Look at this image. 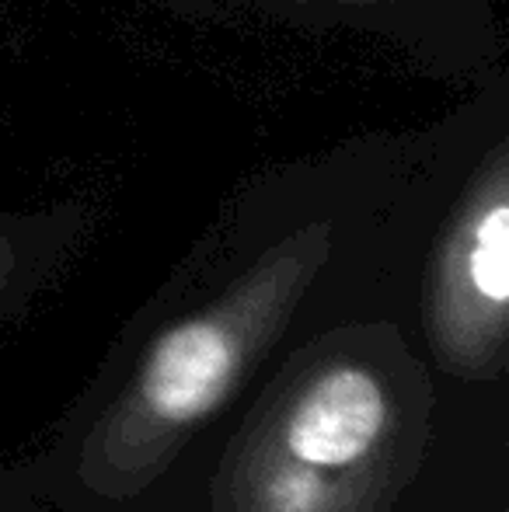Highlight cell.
Listing matches in <instances>:
<instances>
[{
    "instance_id": "1",
    "label": "cell",
    "mask_w": 509,
    "mask_h": 512,
    "mask_svg": "<svg viewBox=\"0 0 509 512\" xmlns=\"http://www.w3.org/2000/svg\"><path fill=\"white\" fill-rule=\"evenodd\" d=\"M185 18L304 35H349L394 53L422 77L485 81L506 67L509 42L492 0H154Z\"/></svg>"
},
{
    "instance_id": "2",
    "label": "cell",
    "mask_w": 509,
    "mask_h": 512,
    "mask_svg": "<svg viewBox=\"0 0 509 512\" xmlns=\"http://www.w3.org/2000/svg\"><path fill=\"white\" fill-rule=\"evenodd\" d=\"M387 422L384 391L363 370H335L321 377L286 425V450L311 467H342L374 450Z\"/></svg>"
},
{
    "instance_id": "3",
    "label": "cell",
    "mask_w": 509,
    "mask_h": 512,
    "mask_svg": "<svg viewBox=\"0 0 509 512\" xmlns=\"http://www.w3.org/2000/svg\"><path fill=\"white\" fill-rule=\"evenodd\" d=\"M4 126V108H0ZM74 227V209H53V213H11L0 206V283H11L32 255L63 244L67 230Z\"/></svg>"
}]
</instances>
